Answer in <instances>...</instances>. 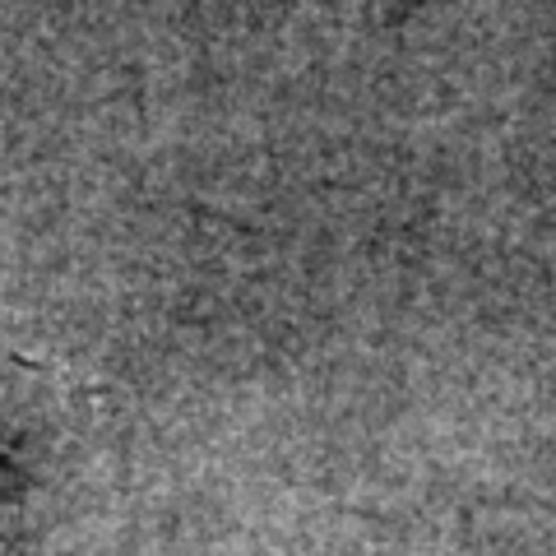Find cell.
<instances>
[{"label":"cell","mask_w":556,"mask_h":556,"mask_svg":"<svg viewBox=\"0 0 556 556\" xmlns=\"http://www.w3.org/2000/svg\"><path fill=\"white\" fill-rule=\"evenodd\" d=\"M371 5H376V10H386V14H394V10H404L408 0H371Z\"/></svg>","instance_id":"6da1fadb"}]
</instances>
